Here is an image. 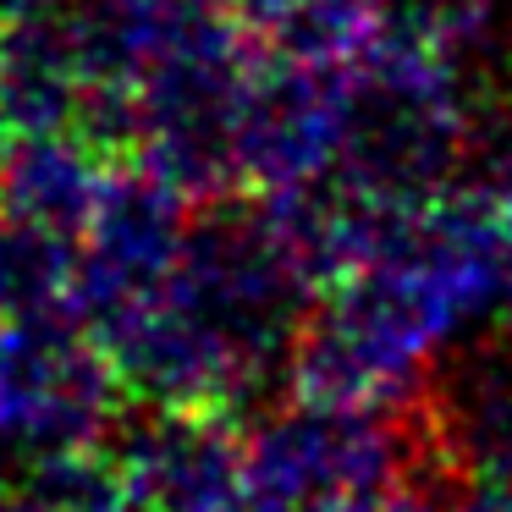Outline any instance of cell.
<instances>
[{
	"label": "cell",
	"mask_w": 512,
	"mask_h": 512,
	"mask_svg": "<svg viewBox=\"0 0 512 512\" xmlns=\"http://www.w3.org/2000/svg\"><path fill=\"white\" fill-rule=\"evenodd\" d=\"M507 314H512V298H507Z\"/></svg>",
	"instance_id": "obj_2"
},
{
	"label": "cell",
	"mask_w": 512,
	"mask_h": 512,
	"mask_svg": "<svg viewBox=\"0 0 512 512\" xmlns=\"http://www.w3.org/2000/svg\"><path fill=\"white\" fill-rule=\"evenodd\" d=\"M452 512H512V479H463Z\"/></svg>",
	"instance_id": "obj_1"
}]
</instances>
